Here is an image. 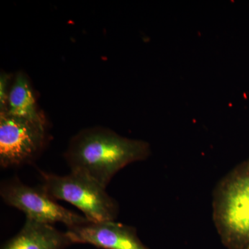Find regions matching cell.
Listing matches in <instances>:
<instances>
[{
	"mask_svg": "<svg viewBox=\"0 0 249 249\" xmlns=\"http://www.w3.org/2000/svg\"><path fill=\"white\" fill-rule=\"evenodd\" d=\"M149 144L126 138L107 127L82 129L70 140L64 157L71 171L89 177L105 188L126 165L146 160Z\"/></svg>",
	"mask_w": 249,
	"mask_h": 249,
	"instance_id": "6da1fadb",
	"label": "cell"
},
{
	"mask_svg": "<svg viewBox=\"0 0 249 249\" xmlns=\"http://www.w3.org/2000/svg\"><path fill=\"white\" fill-rule=\"evenodd\" d=\"M213 219L228 249H249V160L219 183L214 196Z\"/></svg>",
	"mask_w": 249,
	"mask_h": 249,
	"instance_id": "7a4b0ae2",
	"label": "cell"
},
{
	"mask_svg": "<svg viewBox=\"0 0 249 249\" xmlns=\"http://www.w3.org/2000/svg\"><path fill=\"white\" fill-rule=\"evenodd\" d=\"M42 186L55 200L70 203L80 210L89 222L114 221L119 212L117 201L106 188L78 172L64 176L40 171Z\"/></svg>",
	"mask_w": 249,
	"mask_h": 249,
	"instance_id": "3957f363",
	"label": "cell"
},
{
	"mask_svg": "<svg viewBox=\"0 0 249 249\" xmlns=\"http://www.w3.org/2000/svg\"><path fill=\"white\" fill-rule=\"evenodd\" d=\"M48 141V124L0 112V165L4 168L31 164Z\"/></svg>",
	"mask_w": 249,
	"mask_h": 249,
	"instance_id": "277c9868",
	"label": "cell"
},
{
	"mask_svg": "<svg viewBox=\"0 0 249 249\" xmlns=\"http://www.w3.org/2000/svg\"><path fill=\"white\" fill-rule=\"evenodd\" d=\"M0 196L6 204L24 213L26 219L36 222L49 224L61 222L67 228L89 222L85 216L72 212L57 203L42 185L28 186L18 178L2 181Z\"/></svg>",
	"mask_w": 249,
	"mask_h": 249,
	"instance_id": "5b68a950",
	"label": "cell"
},
{
	"mask_svg": "<svg viewBox=\"0 0 249 249\" xmlns=\"http://www.w3.org/2000/svg\"><path fill=\"white\" fill-rule=\"evenodd\" d=\"M72 244H89L103 249H149L134 227L115 221L88 222L67 228Z\"/></svg>",
	"mask_w": 249,
	"mask_h": 249,
	"instance_id": "8992f818",
	"label": "cell"
},
{
	"mask_svg": "<svg viewBox=\"0 0 249 249\" xmlns=\"http://www.w3.org/2000/svg\"><path fill=\"white\" fill-rule=\"evenodd\" d=\"M71 245L66 232L60 231L52 224L26 219L22 229L1 249H65Z\"/></svg>",
	"mask_w": 249,
	"mask_h": 249,
	"instance_id": "52a82bcc",
	"label": "cell"
},
{
	"mask_svg": "<svg viewBox=\"0 0 249 249\" xmlns=\"http://www.w3.org/2000/svg\"><path fill=\"white\" fill-rule=\"evenodd\" d=\"M4 112L28 120L48 124L47 117L39 107L29 77L24 72L18 71L11 84L7 107Z\"/></svg>",
	"mask_w": 249,
	"mask_h": 249,
	"instance_id": "ba28073f",
	"label": "cell"
},
{
	"mask_svg": "<svg viewBox=\"0 0 249 249\" xmlns=\"http://www.w3.org/2000/svg\"><path fill=\"white\" fill-rule=\"evenodd\" d=\"M14 75L11 73H1L0 76V112H4L7 107L8 97H9L11 84L14 80Z\"/></svg>",
	"mask_w": 249,
	"mask_h": 249,
	"instance_id": "9c48e42d",
	"label": "cell"
}]
</instances>
